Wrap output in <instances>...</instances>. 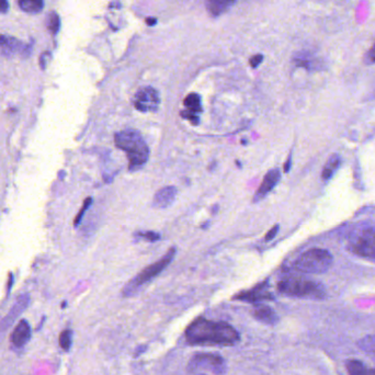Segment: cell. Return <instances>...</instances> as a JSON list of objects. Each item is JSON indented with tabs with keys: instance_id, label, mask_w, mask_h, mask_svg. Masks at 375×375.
<instances>
[{
	"instance_id": "7",
	"label": "cell",
	"mask_w": 375,
	"mask_h": 375,
	"mask_svg": "<svg viewBox=\"0 0 375 375\" xmlns=\"http://www.w3.org/2000/svg\"><path fill=\"white\" fill-rule=\"evenodd\" d=\"M349 248L361 257L375 259V227H368L358 232L350 240Z\"/></svg>"
},
{
	"instance_id": "33",
	"label": "cell",
	"mask_w": 375,
	"mask_h": 375,
	"mask_svg": "<svg viewBox=\"0 0 375 375\" xmlns=\"http://www.w3.org/2000/svg\"><path fill=\"white\" fill-rule=\"evenodd\" d=\"M290 167H291V156L288 157V162H286V166H284V172H288V170H290Z\"/></svg>"
},
{
	"instance_id": "9",
	"label": "cell",
	"mask_w": 375,
	"mask_h": 375,
	"mask_svg": "<svg viewBox=\"0 0 375 375\" xmlns=\"http://www.w3.org/2000/svg\"><path fill=\"white\" fill-rule=\"evenodd\" d=\"M32 45H26L19 40L9 36H0V53L4 56H12L14 54H22L28 56L31 52Z\"/></svg>"
},
{
	"instance_id": "23",
	"label": "cell",
	"mask_w": 375,
	"mask_h": 375,
	"mask_svg": "<svg viewBox=\"0 0 375 375\" xmlns=\"http://www.w3.org/2000/svg\"><path fill=\"white\" fill-rule=\"evenodd\" d=\"M360 346L366 354L375 356V336H368L360 342Z\"/></svg>"
},
{
	"instance_id": "28",
	"label": "cell",
	"mask_w": 375,
	"mask_h": 375,
	"mask_svg": "<svg viewBox=\"0 0 375 375\" xmlns=\"http://www.w3.org/2000/svg\"><path fill=\"white\" fill-rule=\"evenodd\" d=\"M366 60L368 64H375V43L371 48V50L368 52Z\"/></svg>"
},
{
	"instance_id": "12",
	"label": "cell",
	"mask_w": 375,
	"mask_h": 375,
	"mask_svg": "<svg viewBox=\"0 0 375 375\" xmlns=\"http://www.w3.org/2000/svg\"><path fill=\"white\" fill-rule=\"evenodd\" d=\"M31 338V327L26 320H20L14 327V332H11L10 340L16 346L21 348L26 346Z\"/></svg>"
},
{
	"instance_id": "3",
	"label": "cell",
	"mask_w": 375,
	"mask_h": 375,
	"mask_svg": "<svg viewBox=\"0 0 375 375\" xmlns=\"http://www.w3.org/2000/svg\"><path fill=\"white\" fill-rule=\"evenodd\" d=\"M279 292L286 296L300 298H324L325 288L320 283L303 279V278H288L278 284Z\"/></svg>"
},
{
	"instance_id": "20",
	"label": "cell",
	"mask_w": 375,
	"mask_h": 375,
	"mask_svg": "<svg viewBox=\"0 0 375 375\" xmlns=\"http://www.w3.org/2000/svg\"><path fill=\"white\" fill-rule=\"evenodd\" d=\"M184 106L188 108V110L196 112L201 111V99L200 96L196 94H191L184 99Z\"/></svg>"
},
{
	"instance_id": "30",
	"label": "cell",
	"mask_w": 375,
	"mask_h": 375,
	"mask_svg": "<svg viewBox=\"0 0 375 375\" xmlns=\"http://www.w3.org/2000/svg\"><path fill=\"white\" fill-rule=\"evenodd\" d=\"M262 55H254V58H252V60H250V65H252V67H257L261 62H262Z\"/></svg>"
},
{
	"instance_id": "8",
	"label": "cell",
	"mask_w": 375,
	"mask_h": 375,
	"mask_svg": "<svg viewBox=\"0 0 375 375\" xmlns=\"http://www.w3.org/2000/svg\"><path fill=\"white\" fill-rule=\"evenodd\" d=\"M160 104L157 90L152 87L140 88L134 96V106L142 112L156 111Z\"/></svg>"
},
{
	"instance_id": "21",
	"label": "cell",
	"mask_w": 375,
	"mask_h": 375,
	"mask_svg": "<svg viewBox=\"0 0 375 375\" xmlns=\"http://www.w3.org/2000/svg\"><path fill=\"white\" fill-rule=\"evenodd\" d=\"M46 26L48 31L52 34H58L60 29V19L58 14L56 12H50L48 16V20H46Z\"/></svg>"
},
{
	"instance_id": "22",
	"label": "cell",
	"mask_w": 375,
	"mask_h": 375,
	"mask_svg": "<svg viewBox=\"0 0 375 375\" xmlns=\"http://www.w3.org/2000/svg\"><path fill=\"white\" fill-rule=\"evenodd\" d=\"M72 344V332L70 329H65L60 334V346L62 350L68 351Z\"/></svg>"
},
{
	"instance_id": "24",
	"label": "cell",
	"mask_w": 375,
	"mask_h": 375,
	"mask_svg": "<svg viewBox=\"0 0 375 375\" xmlns=\"http://www.w3.org/2000/svg\"><path fill=\"white\" fill-rule=\"evenodd\" d=\"M294 62L298 66L305 67V68H308V70H310V68L312 67V64H314V60H312L310 55L308 53L298 54L296 58H294Z\"/></svg>"
},
{
	"instance_id": "18",
	"label": "cell",
	"mask_w": 375,
	"mask_h": 375,
	"mask_svg": "<svg viewBox=\"0 0 375 375\" xmlns=\"http://www.w3.org/2000/svg\"><path fill=\"white\" fill-rule=\"evenodd\" d=\"M340 162H342V159H340L338 155H334L329 158L328 162L325 164V167H324L322 169V179H325V180L330 179L334 174V172H337V169L340 166Z\"/></svg>"
},
{
	"instance_id": "29",
	"label": "cell",
	"mask_w": 375,
	"mask_h": 375,
	"mask_svg": "<svg viewBox=\"0 0 375 375\" xmlns=\"http://www.w3.org/2000/svg\"><path fill=\"white\" fill-rule=\"evenodd\" d=\"M278 230H279V225H276V226L272 227V228L268 232V234H266V240L269 242V240H274L276 235L278 234Z\"/></svg>"
},
{
	"instance_id": "6",
	"label": "cell",
	"mask_w": 375,
	"mask_h": 375,
	"mask_svg": "<svg viewBox=\"0 0 375 375\" xmlns=\"http://www.w3.org/2000/svg\"><path fill=\"white\" fill-rule=\"evenodd\" d=\"M190 372H210L215 375H223L226 372L224 358L215 354H196L189 362Z\"/></svg>"
},
{
	"instance_id": "10",
	"label": "cell",
	"mask_w": 375,
	"mask_h": 375,
	"mask_svg": "<svg viewBox=\"0 0 375 375\" xmlns=\"http://www.w3.org/2000/svg\"><path fill=\"white\" fill-rule=\"evenodd\" d=\"M236 300H244V302H249V303H259L261 300H272V295L268 292L266 290V282L261 283L259 286H254V288L249 290L246 292H242L235 296Z\"/></svg>"
},
{
	"instance_id": "11",
	"label": "cell",
	"mask_w": 375,
	"mask_h": 375,
	"mask_svg": "<svg viewBox=\"0 0 375 375\" xmlns=\"http://www.w3.org/2000/svg\"><path fill=\"white\" fill-rule=\"evenodd\" d=\"M280 178H281V174L279 170L271 169L270 172L264 176V178L262 180V182H261L259 189L257 190V192H256L254 201L257 202L268 194V193L278 184V182H279Z\"/></svg>"
},
{
	"instance_id": "16",
	"label": "cell",
	"mask_w": 375,
	"mask_h": 375,
	"mask_svg": "<svg viewBox=\"0 0 375 375\" xmlns=\"http://www.w3.org/2000/svg\"><path fill=\"white\" fill-rule=\"evenodd\" d=\"M234 2L235 0H206V6L210 14L218 16L225 14Z\"/></svg>"
},
{
	"instance_id": "32",
	"label": "cell",
	"mask_w": 375,
	"mask_h": 375,
	"mask_svg": "<svg viewBox=\"0 0 375 375\" xmlns=\"http://www.w3.org/2000/svg\"><path fill=\"white\" fill-rule=\"evenodd\" d=\"M50 53H44V54H42V56H41V60H40V65H41V67L42 68H45V67H46V62H48V58H50Z\"/></svg>"
},
{
	"instance_id": "14",
	"label": "cell",
	"mask_w": 375,
	"mask_h": 375,
	"mask_svg": "<svg viewBox=\"0 0 375 375\" xmlns=\"http://www.w3.org/2000/svg\"><path fill=\"white\" fill-rule=\"evenodd\" d=\"M29 302H30L29 295L24 294V295H21V296H19L18 300H16V302L14 303V305L12 306V308L10 310V312H9V314L7 315V317H6L4 320H2V328L9 327L11 325V324L14 322V320H16V318L18 317L21 314V312L28 308V305H29Z\"/></svg>"
},
{
	"instance_id": "19",
	"label": "cell",
	"mask_w": 375,
	"mask_h": 375,
	"mask_svg": "<svg viewBox=\"0 0 375 375\" xmlns=\"http://www.w3.org/2000/svg\"><path fill=\"white\" fill-rule=\"evenodd\" d=\"M19 7L28 14H38L44 7V0H19Z\"/></svg>"
},
{
	"instance_id": "15",
	"label": "cell",
	"mask_w": 375,
	"mask_h": 375,
	"mask_svg": "<svg viewBox=\"0 0 375 375\" xmlns=\"http://www.w3.org/2000/svg\"><path fill=\"white\" fill-rule=\"evenodd\" d=\"M252 316L254 317V320L266 324V325H274L278 322L276 312L266 305H258L252 310Z\"/></svg>"
},
{
	"instance_id": "2",
	"label": "cell",
	"mask_w": 375,
	"mask_h": 375,
	"mask_svg": "<svg viewBox=\"0 0 375 375\" xmlns=\"http://www.w3.org/2000/svg\"><path fill=\"white\" fill-rule=\"evenodd\" d=\"M114 142L116 147L126 152L130 170L140 169L148 160L150 148L138 130H121L116 134Z\"/></svg>"
},
{
	"instance_id": "27",
	"label": "cell",
	"mask_w": 375,
	"mask_h": 375,
	"mask_svg": "<svg viewBox=\"0 0 375 375\" xmlns=\"http://www.w3.org/2000/svg\"><path fill=\"white\" fill-rule=\"evenodd\" d=\"M138 236L146 238L148 242H157L160 238V235L157 234L155 232H138Z\"/></svg>"
},
{
	"instance_id": "17",
	"label": "cell",
	"mask_w": 375,
	"mask_h": 375,
	"mask_svg": "<svg viewBox=\"0 0 375 375\" xmlns=\"http://www.w3.org/2000/svg\"><path fill=\"white\" fill-rule=\"evenodd\" d=\"M346 371L350 375H375V368H368L358 360L346 362Z\"/></svg>"
},
{
	"instance_id": "4",
	"label": "cell",
	"mask_w": 375,
	"mask_h": 375,
	"mask_svg": "<svg viewBox=\"0 0 375 375\" xmlns=\"http://www.w3.org/2000/svg\"><path fill=\"white\" fill-rule=\"evenodd\" d=\"M332 262V257L325 249L312 248L300 254L295 261L294 269L302 274H324L326 272Z\"/></svg>"
},
{
	"instance_id": "1",
	"label": "cell",
	"mask_w": 375,
	"mask_h": 375,
	"mask_svg": "<svg viewBox=\"0 0 375 375\" xmlns=\"http://www.w3.org/2000/svg\"><path fill=\"white\" fill-rule=\"evenodd\" d=\"M186 342L192 346H230L240 342V334L236 329L223 322H214L204 317L193 320L186 329Z\"/></svg>"
},
{
	"instance_id": "31",
	"label": "cell",
	"mask_w": 375,
	"mask_h": 375,
	"mask_svg": "<svg viewBox=\"0 0 375 375\" xmlns=\"http://www.w3.org/2000/svg\"><path fill=\"white\" fill-rule=\"evenodd\" d=\"M9 9L8 0H0V14H6Z\"/></svg>"
},
{
	"instance_id": "13",
	"label": "cell",
	"mask_w": 375,
	"mask_h": 375,
	"mask_svg": "<svg viewBox=\"0 0 375 375\" xmlns=\"http://www.w3.org/2000/svg\"><path fill=\"white\" fill-rule=\"evenodd\" d=\"M178 190L176 186H168L162 188L160 190L156 192L152 200V206L156 208H166L169 206H172V202L174 201L176 196H177Z\"/></svg>"
},
{
	"instance_id": "26",
	"label": "cell",
	"mask_w": 375,
	"mask_h": 375,
	"mask_svg": "<svg viewBox=\"0 0 375 375\" xmlns=\"http://www.w3.org/2000/svg\"><path fill=\"white\" fill-rule=\"evenodd\" d=\"M181 116H182L184 118H188V120H190L193 124L198 123V118L196 113L193 112V111H190V110L186 109V111L181 112Z\"/></svg>"
},
{
	"instance_id": "34",
	"label": "cell",
	"mask_w": 375,
	"mask_h": 375,
	"mask_svg": "<svg viewBox=\"0 0 375 375\" xmlns=\"http://www.w3.org/2000/svg\"><path fill=\"white\" fill-rule=\"evenodd\" d=\"M147 22H148L150 24H152H152H155V20H147Z\"/></svg>"
},
{
	"instance_id": "5",
	"label": "cell",
	"mask_w": 375,
	"mask_h": 375,
	"mask_svg": "<svg viewBox=\"0 0 375 375\" xmlns=\"http://www.w3.org/2000/svg\"><path fill=\"white\" fill-rule=\"evenodd\" d=\"M174 254H176V248H170L162 259H159L158 261H156V262L147 266V268H145L143 271H140V274L136 276L126 286H125L124 295L134 294L136 290H138L140 286H143L144 284L148 283L150 280L156 278L159 274H162V272L166 269L170 264V262L174 260Z\"/></svg>"
},
{
	"instance_id": "25",
	"label": "cell",
	"mask_w": 375,
	"mask_h": 375,
	"mask_svg": "<svg viewBox=\"0 0 375 375\" xmlns=\"http://www.w3.org/2000/svg\"><path fill=\"white\" fill-rule=\"evenodd\" d=\"M92 198H87L86 200H84V206H82V208L80 210V211H79V213L77 214V216H76V218H75V222H74V223H75V226H77L79 223H80V220H82L84 214L86 213V211L89 208V206H92Z\"/></svg>"
}]
</instances>
